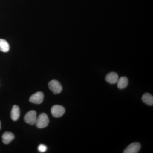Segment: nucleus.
Instances as JSON below:
<instances>
[{"label": "nucleus", "mask_w": 153, "mask_h": 153, "mask_svg": "<svg viewBox=\"0 0 153 153\" xmlns=\"http://www.w3.org/2000/svg\"><path fill=\"white\" fill-rule=\"evenodd\" d=\"M49 123V118L45 113L41 114L37 117L36 124L37 127L39 128H43L46 127Z\"/></svg>", "instance_id": "obj_1"}, {"label": "nucleus", "mask_w": 153, "mask_h": 153, "mask_svg": "<svg viewBox=\"0 0 153 153\" xmlns=\"http://www.w3.org/2000/svg\"><path fill=\"white\" fill-rule=\"evenodd\" d=\"M49 89L55 94H60L62 90V85L57 80L53 79L49 82L48 84Z\"/></svg>", "instance_id": "obj_2"}, {"label": "nucleus", "mask_w": 153, "mask_h": 153, "mask_svg": "<svg viewBox=\"0 0 153 153\" xmlns=\"http://www.w3.org/2000/svg\"><path fill=\"white\" fill-rule=\"evenodd\" d=\"M51 111L54 117L58 118L62 117L65 113V109L63 106L56 105L52 107Z\"/></svg>", "instance_id": "obj_3"}, {"label": "nucleus", "mask_w": 153, "mask_h": 153, "mask_svg": "<svg viewBox=\"0 0 153 153\" xmlns=\"http://www.w3.org/2000/svg\"><path fill=\"white\" fill-rule=\"evenodd\" d=\"M37 114L35 111H30L25 115L24 120L25 122L30 125L36 124L37 120Z\"/></svg>", "instance_id": "obj_4"}, {"label": "nucleus", "mask_w": 153, "mask_h": 153, "mask_svg": "<svg viewBox=\"0 0 153 153\" xmlns=\"http://www.w3.org/2000/svg\"><path fill=\"white\" fill-rule=\"evenodd\" d=\"M44 98V94L39 91L31 96L30 98V101L34 104H40L43 102Z\"/></svg>", "instance_id": "obj_5"}, {"label": "nucleus", "mask_w": 153, "mask_h": 153, "mask_svg": "<svg viewBox=\"0 0 153 153\" xmlns=\"http://www.w3.org/2000/svg\"><path fill=\"white\" fill-rule=\"evenodd\" d=\"M141 149V145L138 142L133 143L123 151L124 153H137Z\"/></svg>", "instance_id": "obj_6"}, {"label": "nucleus", "mask_w": 153, "mask_h": 153, "mask_svg": "<svg viewBox=\"0 0 153 153\" xmlns=\"http://www.w3.org/2000/svg\"><path fill=\"white\" fill-rule=\"evenodd\" d=\"M118 79V75L115 72H110L107 74L105 78L107 82L112 84L116 83Z\"/></svg>", "instance_id": "obj_7"}, {"label": "nucleus", "mask_w": 153, "mask_h": 153, "mask_svg": "<svg viewBox=\"0 0 153 153\" xmlns=\"http://www.w3.org/2000/svg\"><path fill=\"white\" fill-rule=\"evenodd\" d=\"M2 138L3 143L5 144H8L14 139L15 137L12 132L7 131L3 134Z\"/></svg>", "instance_id": "obj_8"}, {"label": "nucleus", "mask_w": 153, "mask_h": 153, "mask_svg": "<svg viewBox=\"0 0 153 153\" xmlns=\"http://www.w3.org/2000/svg\"><path fill=\"white\" fill-rule=\"evenodd\" d=\"M20 116V110L19 107L14 105L11 112V117L13 121H16L19 119Z\"/></svg>", "instance_id": "obj_9"}, {"label": "nucleus", "mask_w": 153, "mask_h": 153, "mask_svg": "<svg viewBox=\"0 0 153 153\" xmlns=\"http://www.w3.org/2000/svg\"><path fill=\"white\" fill-rule=\"evenodd\" d=\"M117 83L118 88L120 89H124L128 85V79L125 76H121L118 79Z\"/></svg>", "instance_id": "obj_10"}, {"label": "nucleus", "mask_w": 153, "mask_h": 153, "mask_svg": "<svg viewBox=\"0 0 153 153\" xmlns=\"http://www.w3.org/2000/svg\"><path fill=\"white\" fill-rule=\"evenodd\" d=\"M142 100L145 104L152 106L153 105V97L152 95L149 93H145L143 95Z\"/></svg>", "instance_id": "obj_11"}, {"label": "nucleus", "mask_w": 153, "mask_h": 153, "mask_svg": "<svg viewBox=\"0 0 153 153\" xmlns=\"http://www.w3.org/2000/svg\"><path fill=\"white\" fill-rule=\"evenodd\" d=\"M10 50V45L8 42L4 39H0V51L7 52Z\"/></svg>", "instance_id": "obj_12"}, {"label": "nucleus", "mask_w": 153, "mask_h": 153, "mask_svg": "<svg viewBox=\"0 0 153 153\" xmlns=\"http://www.w3.org/2000/svg\"><path fill=\"white\" fill-rule=\"evenodd\" d=\"M38 150L39 152H44L47 151V147L45 145L41 144L38 146Z\"/></svg>", "instance_id": "obj_13"}, {"label": "nucleus", "mask_w": 153, "mask_h": 153, "mask_svg": "<svg viewBox=\"0 0 153 153\" xmlns=\"http://www.w3.org/2000/svg\"><path fill=\"white\" fill-rule=\"evenodd\" d=\"M1 122H0V130H1Z\"/></svg>", "instance_id": "obj_14"}]
</instances>
